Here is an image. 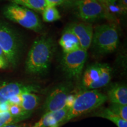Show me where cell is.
<instances>
[{"mask_svg": "<svg viewBox=\"0 0 127 127\" xmlns=\"http://www.w3.org/2000/svg\"><path fill=\"white\" fill-rule=\"evenodd\" d=\"M55 50L56 45L51 36L43 35L37 38L28 53L25 61L26 72L33 75H40L47 72Z\"/></svg>", "mask_w": 127, "mask_h": 127, "instance_id": "6da1fadb", "label": "cell"}, {"mask_svg": "<svg viewBox=\"0 0 127 127\" xmlns=\"http://www.w3.org/2000/svg\"><path fill=\"white\" fill-rule=\"evenodd\" d=\"M108 100L107 95L97 90H85L77 94L72 107L69 109L64 118L57 127H60L76 117L95 110Z\"/></svg>", "mask_w": 127, "mask_h": 127, "instance_id": "7a4b0ae2", "label": "cell"}, {"mask_svg": "<svg viewBox=\"0 0 127 127\" xmlns=\"http://www.w3.org/2000/svg\"><path fill=\"white\" fill-rule=\"evenodd\" d=\"M118 44L119 34L115 25L105 24L95 28L91 45L95 53L100 55L111 53L117 48Z\"/></svg>", "mask_w": 127, "mask_h": 127, "instance_id": "3957f363", "label": "cell"}, {"mask_svg": "<svg viewBox=\"0 0 127 127\" xmlns=\"http://www.w3.org/2000/svg\"><path fill=\"white\" fill-rule=\"evenodd\" d=\"M0 48L9 66L15 67L20 60L23 42L20 35L5 23L0 21Z\"/></svg>", "mask_w": 127, "mask_h": 127, "instance_id": "277c9868", "label": "cell"}, {"mask_svg": "<svg viewBox=\"0 0 127 127\" xmlns=\"http://www.w3.org/2000/svg\"><path fill=\"white\" fill-rule=\"evenodd\" d=\"M3 14L9 20L36 32H41L43 29V25L38 15L23 6L11 3L4 8Z\"/></svg>", "mask_w": 127, "mask_h": 127, "instance_id": "5b68a950", "label": "cell"}, {"mask_svg": "<svg viewBox=\"0 0 127 127\" xmlns=\"http://www.w3.org/2000/svg\"><path fill=\"white\" fill-rule=\"evenodd\" d=\"M112 77V69L107 64L90 65L82 77L81 86L84 90H97L109 84Z\"/></svg>", "mask_w": 127, "mask_h": 127, "instance_id": "8992f818", "label": "cell"}, {"mask_svg": "<svg viewBox=\"0 0 127 127\" xmlns=\"http://www.w3.org/2000/svg\"><path fill=\"white\" fill-rule=\"evenodd\" d=\"M87 57V51L81 48L75 51L64 53L61 64L63 70L66 76L75 80L80 79Z\"/></svg>", "mask_w": 127, "mask_h": 127, "instance_id": "52a82bcc", "label": "cell"}, {"mask_svg": "<svg viewBox=\"0 0 127 127\" xmlns=\"http://www.w3.org/2000/svg\"><path fill=\"white\" fill-rule=\"evenodd\" d=\"M72 85L69 83L60 84L47 95L42 106V115L61 110L65 106L66 100L71 93Z\"/></svg>", "mask_w": 127, "mask_h": 127, "instance_id": "ba28073f", "label": "cell"}, {"mask_svg": "<svg viewBox=\"0 0 127 127\" xmlns=\"http://www.w3.org/2000/svg\"><path fill=\"white\" fill-rule=\"evenodd\" d=\"M79 17L84 21H94L106 17L104 6L98 0H79L77 2Z\"/></svg>", "mask_w": 127, "mask_h": 127, "instance_id": "9c48e42d", "label": "cell"}, {"mask_svg": "<svg viewBox=\"0 0 127 127\" xmlns=\"http://www.w3.org/2000/svg\"><path fill=\"white\" fill-rule=\"evenodd\" d=\"M40 87L36 84L19 82H4L0 84V103L7 102L12 96L24 93H37Z\"/></svg>", "mask_w": 127, "mask_h": 127, "instance_id": "30bf717a", "label": "cell"}, {"mask_svg": "<svg viewBox=\"0 0 127 127\" xmlns=\"http://www.w3.org/2000/svg\"><path fill=\"white\" fill-rule=\"evenodd\" d=\"M78 39L81 48L88 50L91 45L94 30L88 23H72L68 27Z\"/></svg>", "mask_w": 127, "mask_h": 127, "instance_id": "8fae6325", "label": "cell"}, {"mask_svg": "<svg viewBox=\"0 0 127 127\" xmlns=\"http://www.w3.org/2000/svg\"><path fill=\"white\" fill-rule=\"evenodd\" d=\"M69 109L65 106L61 110L43 115L38 121L30 127H51L56 125L64 118Z\"/></svg>", "mask_w": 127, "mask_h": 127, "instance_id": "7c38bea8", "label": "cell"}, {"mask_svg": "<svg viewBox=\"0 0 127 127\" xmlns=\"http://www.w3.org/2000/svg\"><path fill=\"white\" fill-rule=\"evenodd\" d=\"M59 44L64 53L73 52L81 49L78 39L68 27H66L60 39Z\"/></svg>", "mask_w": 127, "mask_h": 127, "instance_id": "4fadbf2b", "label": "cell"}, {"mask_svg": "<svg viewBox=\"0 0 127 127\" xmlns=\"http://www.w3.org/2000/svg\"><path fill=\"white\" fill-rule=\"evenodd\" d=\"M106 95L111 104L127 105V88L125 85H114L108 90Z\"/></svg>", "mask_w": 127, "mask_h": 127, "instance_id": "5bb4252c", "label": "cell"}, {"mask_svg": "<svg viewBox=\"0 0 127 127\" xmlns=\"http://www.w3.org/2000/svg\"><path fill=\"white\" fill-rule=\"evenodd\" d=\"M95 117L107 119L117 125L118 127H127V121L124 120L117 114L114 113L108 108L100 109L93 115Z\"/></svg>", "mask_w": 127, "mask_h": 127, "instance_id": "9a60e30c", "label": "cell"}, {"mask_svg": "<svg viewBox=\"0 0 127 127\" xmlns=\"http://www.w3.org/2000/svg\"><path fill=\"white\" fill-rule=\"evenodd\" d=\"M21 98L20 107L26 112H33L39 102V96L35 93L22 94Z\"/></svg>", "mask_w": 127, "mask_h": 127, "instance_id": "2e32d148", "label": "cell"}, {"mask_svg": "<svg viewBox=\"0 0 127 127\" xmlns=\"http://www.w3.org/2000/svg\"><path fill=\"white\" fill-rule=\"evenodd\" d=\"M11 3L31 9L33 11L42 12L47 7L45 0H9Z\"/></svg>", "mask_w": 127, "mask_h": 127, "instance_id": "e0dca14e", "label": "cell"}, {"mask_svg": "<svg viewBox=\"0 0 127 127\" xmlns=\"http://www.w3.org/2000/svg\"><path fill=\"white\" fill-rule=\"evenodd\" d=\"M32 114L27 115L15 116L12 115L9 112H5L0 114V127H3L6 125L15 124L20 122L23 121L31 117Z\"/></svg>", "mask_w": 127, "mask_h": 127, "instance_id": "ac0fdd59", "label": "cell"}, {"mask_svg": "<svg viewBox=\"0 0 127 127\" xmlns=\"http://www.w3.org/2000/svg\"><path fill=\"white\" fill-rule=\"evenodd\" d=\"M42 19L46 23H52L60 20L61 16L55 7H47L42 12Z\"/></svg>", "mask_w": 127, "mask_h": 127, "instance_id": "d6986e66", "label": "cell"}, {"mask_svg": "<svg viewBox=\"0 0 127 127\" xmlns=\"http://www.w3.org/2000/svg\"><path fill=\"white\" fill-rule=\"evenodd\" d=\"M108 108L124 120L127 121V105L111 104Z\"/></svg>", "mask_w": 127, "mask_h": 127, "instance_id": "ffe728a7", "label": "cell"}, {"mask_svg": "<svg viewBox=\"0 0 127 127\" xmlns=\"http://www.w3.org/2000/svg\"><path fill=\"white\" fill-rule=\"evenodd\" d=\"M9 66V64L5 57L4 52L0 48V69H6Z\"/></svg>", "mask_w": 127, "mask_h": 127, "instance_id": "44dd1931", "label": "cell"}, {"mask_svg": "<svg viewBox=\"0 0 127 127\" xmlns=\"http://www.w3.org/2000/svg\"><path fill=\"white\" fill-rule=\"evenodd\" d=\"M21 101V94H20L12 96V98H11L10 99L7 101V102L8 103L9 105H18L20 106Z\"/></svg>", "mask_w": 127, "mask_h": 127, "instance_id": "7402d4cb", "label": "cell"}, {"mask_svg": "<svg viewBox=\"0 0 127 127\" xmlns=\"http://www.w3.org/2000/svg\"><path fill=\"white\" fill-rule=\"evenodd\" d=\"M47 7H55L63 4L66 0H45Z\"/></svg>", "mask_w": 127, "mask_h": 127, "instance_id": "603a6c76", "label": "cell"}, {"mask_svg": "<svg viewBox=\"0 0 127 127\" xmlns=\"http://www.w3.org/2000/svg\"><path fill=\"white\" fill-rule=\"evenodd\" d=\"M119 1L118 7L120 8V12L125 14L127 10V0H118Z\"/></svg>", "mask_w": 127, "mask_h": 127, "instance_id": "cb8c5ba5", "label": "cell"}, {"mask_svg": "<svg viewBox=\"0 0 127 127\" xmlns=\"http://www.w3.org/2000/svg\"><path fill=\"white\" fill-rule=\"evenodd\" d=\"M76 96H77V94H70L68 95L67 99L66 100L65 106L68 107L69 109L72 107L76 98Z\"/></svg>", "mask_w": 127, "mask_h": 127, "instance_id": "d4e9b609", "label": "cell"}, {"mask_svg": "<svg viewBox=\"0 0 127 127\" xmlns=\"http://www.w3.org/2000/svg\"><path fill=\"white\" fill-rule=\"evenodd\" d=\"M9 104L7 102L0 103V114L5 112H8Z\"/></svg>", "mask_w": 127, "mask_h": 127, "instance_id": "484cf974", "label": "cell"}, {"mask_svg": "<svg viewBox=\"0 0 127 127\" xmlns=\"http://www.w3.org/2000/svg\"><path fill=\"white\" fill-rule=\"evenodd\" d=\"M27 124H12V125H6L3 127H27Z\"/></svg>", "mask_w": 127, "mask_h": 127, "instance_id": "4316f807", "label": "cell"}, {"mask_svg": "<svg viewBox=\"0 0 127 127\" xmlns=\"http://www.w3.org/2000/svg\"><path fill=\"white\" fill-rule=\"evenodd\" d=\"M98 1H99V2L104 3V4H110L115 3L118 0H98Z\"/></svg>", "mask_w": 127, "mask_h": 127, "instance_id": "83f0119b", "label": "cell"}, {"mask_svg": "<svg viewBox=\"0 0 127 127\" xmlns=\"http://www.w3.org/2000/svg\"><path fill=\"white\" fill-rule=\"evenodd\" d=\"M76 1V2H77V1H79V0H66V1Z\"/></svg>", "mask_w": 127, "mask_h": 127, "instance_id": "f1b7e54d", "label": "cell"}]
</instances>
